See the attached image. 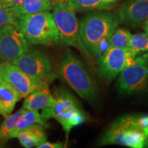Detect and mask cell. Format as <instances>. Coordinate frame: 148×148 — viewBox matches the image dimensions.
<instances>
[{
  "label": "cell",
  "mask_w": 148,
  "mask_h": 148,
  "mask_svg": "<svg viewBox=\"0 0 148 148\" xmlns=\"http://www.w3.org/2000/svg\"><path fill=\"white\" fill-rule=\"evenodd\" d=\"M59 73L64 82L83 99L89 101L97 99L96 84L87 68L69 49L65 51L61 60Z\"/></svg>",
  "instance_id": "cell-1"
},
{
  "label": "cell",
  "mask_w": 148,
  "mask_h": 148,
  "mask_svg": "<svg viewBox=\"0 0 148 148\" xmlns=\"http://www.w3.org/2000/svg\"><path fill=\"white\" fill-rule=\"evenodd\" d=\"M54 97V104L42 109L40 114L45 121L51 118L56 119L68 136L73 127L86 121L88 116L77 99L68 90L58 88Z\"/></svg>",
  "instance_id": "cell-2"
},
{
  "label": "cell",
  "mask_w": 148,
  "mask_h": 148,
  "mask_svg": "<svg viewBox=\"0 0 148 148\" xmlns=\"http://www.w3.org/2000/svg\"><path fill=\"white\" fill-rule=\"evenodd\" d=\"M15 25L27 42L33 45H51L60 41L58 29L49 11L20 16Z\"/></svg>",
  "instance_id": "cell-3"
},
{
  "label": "cell",
  "mask_w": 148,
  "mask_h": 148,
  "mask_svg": "<svg viewBox=\"0 0 148 148\" xmlns=\"http://www.w3.org/2000/svg\"><path fill=\"white\" fill-rule=\"evenodd\" d=\"M119 23L118 15L106 11L88 14L80 21L79 36L92 56L100 40L110 36Z\"/></svg>",
  "instance_id": "cell-4"
},
{
  "label": "cell",
  "mask_w": 148,
  "mask_h": 148,
  "mask_svg": "<svg viewBox=\"0 0 148 148\" xmlns=\"http://www.w3.org/2000/svg\"><path fill=\"white\" fill-rule=\"evenodd\" d=\"M145 136L136 121V114H125L111 123L99 139V145H119L132 148L145 146Z\"/></svg>",
  "instance_id": "cell-5"
},
{
  "label": "cell",
  "mask_w": 148,
  "mask_h": 148,
  "mask_svg": "<svg viewBox=\"0 0 148 148\" xmlns=\"http://www.w3.org/2000/svg\"><path fill=\"white\" fill-rule=\"evenodd\" d=\"M52 16L58 29L60 40L64 45L71 46L80 51L86 58L92 56L83 45L79 36V25L75 12L64 0L54 1Z\"/></svg>",
  "instance_id": "cell-6"
},
{
  "label": "cell",
  "mask_w": 148,
  "mask_h": 148,
  "mask_svg": "<svg viewBox=\"0 0 148 148\" xmlns=\"http://www.w3.org/2000/svg\"><path fill=\"white\" fill-rule=\"evenodd\" d=\"M148 84V54L136 58V63L122 70L117 80L121 92L132 94L145 90Z\"/></svg>",
  "instance_id": "cell-7"
},
{
  "label": "cell",
  "mask_w": 148,
  "mask_h": 148,
  "mask_svg": "<svg viewBox=\"0 0 148 148\" xmlns=\"http://www.w3.org/2000/svg\"><path fill=\"white\" fill-rule=\"evenodd\" d=\"M136 56L130 49L110 47L97 59L99 73L103 78L111 80L125 67L136 63Z\"/></svg>",
  "instance_id": "cell-8"
},
{
  "label": "cell",
  "mask_w": 148,
  "mask_h": 148,
  "mask_svg": "<svg viewBox=\"0 0 148 148\" xmlns=\"http://www.w3.org/2000/svg\"><path fill=\"white\" fill-rule=\"evenodd\" d=\"M28 50V42L16 25L0 28V58L12 62Z\"/></svg>",
  "instance_id": "cell-9"
},
{
  "label": "cell",
  "mask_w": 148,
  "mask_h": 148,
  "mask_svg": "<svg viewBox=\"0 0 148 148\" xmlns=\"http://www.w3.org/2000/svg\"><path fill=\"white\" fill-rule=\"evenodd\" d=\"M12 63L29 76L41 82H46L51 69L47 56L37 49L28 50L12 61Z\"/></svg>",
  "instance_id": "cell-10"
},
{
  "label": "cell",
  "mask_w": 148,
  "mask_h": 148,
  "mask_svg": "<svg viewBox=\"0 0 148 148\" xmlns=\"http://www.w3.org/2000/svg\"><path fill=\"white\" fill-rule=\"evenodd\" d=\"M0 71L3 79L12 85L21 94L26 97L46 82H41L29 76L18 66L9 62L0 63Z\"/></svg>",
  "instance_id": "cell-11"
},
{
  "label": "cell",
  "mask_w": 148,
  "mask_h": 148,
  "mask_svg": "<svg viewBox=\"0 0 148 148\" xmlns=\"http://www.w3.org/2000/svg\"><path fill=\"white\" fill-rule=\"evenodd\" d=\"M120 23L138 25L148 18V0H129L118 12Z\"/></svg>",
  "instance_id": "cell-12"
},
{
  "label": "cell",
  "mask_w": 148,
  "mask_h": 148,
  "mask_svg": "<svg viewBox=\"0 0 148 148\" xmlns=\"http://www.w3.org/2000/svg\"><path fill=\"white\" fill-rule=\"evenodd\" d=\"M55 102V97L51 94L47 83L45 82L25 97L23 108L29 110H38L52 106Z\"/></svg>",
  "instance_id": "cell-13"
},
{
  "label": "cell",
  "mask_w": 148,
  "mask_h": 148,
  "mask_svg": "<svg viewBox=\"0 0 148 148\" xmlns=\"http://www.w3.org/2000/svg\"><path fill=\"white\" fill-rule=\"evenodd\" d=\"M21 97L12 85L3 79L0 84V114L5 117L10 114Z\"/></svg>",
  "instance_id": "cell-14"
},
{
  "label": "cell",
  "mask_w": 148,
  "mask_h": 148,
  "mask_svg": "<svg viewBox=\"0 0 148 148\" xmlns=\"http://www.w3.org/2000/svg\"><path fill=\"white\" fill-rule=\"evenodd\" d=\"M16 138L22 146L26 148L37 147L47 140L45 127L40 124H34L18 133Z\"/></svg>",
  "instance_id": "cell-15"
},
{
  "label": "cell",
  "mask_w": 148,
  "mask_h": 148,
  "mask_svg": "<svg viewBox=\"0 0 148 148\" xmlns=\"http://www.w3.org/2000/svg\"><path fill=\"white\" fill-rule=\"evenodd\" d=\"M53 4L50 0H23L21 4L14 8H8L16 19L20 16L50 11L53 9Z\"/></svg>",
  "instance_id": "cell-16"
},
{
  "label": "cell",
  "mask_w": 148,
  "mask_h": 148,
  "mask_svg": "<svg viewBox=\"0 0 148 148\" xmlns=\"http://www.w3.org/2000/svg\"><path fill=\"white\" fill-rule=\"evenodd\" d=\"M36 123L42 125L45 127H49V125L42 119L41 114L38 112V110H26L21 118L18 120L16 126L11 134L10 138H16L18 133L22 130Z\"/></svg>",
  "instance_id": "cell-17"
},
{
  "label": "cell",
  "mask_w": 148,
  "mask_h": 148,
  "mask_svg": "<svg viewBox=\"0 0 148 148\" xmlns=\"http://www.w3.org/2000/svg\"><path fill=\"white\" fill-rule=\"evenodd\" d=\"M70 8L77 12H87L94 10H110L114 6L112 3L103 0H64Z\"/></svg>",
  "instance_id": "cell-18"
},
{
  "label": "cell",
  "mask_w": 148,
  "mask_h": 148,
  "mask_svg": "<svg viewBox=\"0 0 148 148\" xmlns=\"http://www.w3.org/2000/svg\"><path fill=\"white\" fill-rule=\"evenodd\" d=\"M25 109L22 108L12 114H9L1 123L0 126V145H3L9 138H10L11 134L15 127L18 120L21 118Z\"/></svg>",
  "instance_id": "cell-19"
},
{
  "label": "cell",
  "mask_w": 148,
  "mask_h": 148,
  "mask_svg": "<svg viewBox=\"0 0 148 148\" xmlns=\"http://www.w3.org/2000/svg\"><path fill=\"white\" fill-rule=\"evenodd\" d=\"M131 33L124 28H116L110 36V47L130 49Z\"/></svg>",
  "instance_id": "cell-20"
},
{
  "label": "cell",
  "mask_w": 148,
  "mask_h": 148,
  "mask_svg": "<svg viewBox=\"0 0 148 148\" xmlns=\"http://www.w3.org/2000/svg\"><path fill=\"white\" fill-rule=\"evenodd\" d=\"M130 49L136 54L140 51H148V34L145 32L131 35Z\"/></svg>",
  "instance_id": "cell-21"
},
{
  "label": "cell",
  "mask_w": 148,
  "mask_h": 148,
  "mask_svg": "<svg viewBox=\"0 0 148 148\" xmlns=\"http://www.w3.org/2000/svg\"><path fill=\"white\" fill-rule=\"evenodd\" d=\"M16 18L0 0V28L5 25H15Z\"/></svg>",
  "instance_id": "cell-22"
},
{
  "label": "cell",
  "mask_w": 148,
  "mask_h": 148,
  "mask_svg": "<svg viewBox=\"0 0 148 148\" xmlns=\"http://www.w3.org/2000/svg\"><path fill=\"white\" fill-rule=\"evenodd\" d=\"M64 144L60 142H57V143H51L48 142L47 140L42 142L41 144L37 146L38 148H62L64 147Z\"/></svg>",
  "instance_id": "cell-23"
},
{
  "label": "cell",
  "mask_w": 148,
  "mask_h": 148,
  "mask_svg": "<svg viewBox=\"0 0 148 148\" xmlns=\"http://www.w3.org/2000/svg\"><path fill=\"white\" fill-rule=\"evenodd\" d=\"M1 1L6 8H14L21 4L23 0H6V1L1 0Z\"/></svg>",
  "instance_id": "cell-24"
},
{
  "label": "cell",
  "mask_w": 148,
  "mask_h": 148,
  "mask_svg": "<svg viewBox=\"0 0 148 148\" xmlns=\"http://www.w3.org/2000/svg\"><path fill=\"white\" fill-rule=\"evenodd\" d=\"M143 132L145 136V146H144V147H148V126L146 127L145 129H144Z\"/></svg>",
  "instance_id": "cell-25"
},
{
  "label": "cell",
  "mask_w": 148,
  "mask_h": 148,
  "mask_svg": "<svg viewBox=\"0 0 148 148\" xmlns=\"http://www.w3.org/2000/svg\"><path fill=\"white\" fill-rule=\"evenodd\" d=\"M143 28H144V30L148 28V18L145 20V21H144V23H143Z\"/></svg>",
  "instance_id": "cell-26"
},
{
  "label": "cell",
  "mask_w": 148,
  "mask_h": 148,
  "mask_svg": "<svg viewBox=\"0 0 148 148\" xmlns=\"http://www.w3.org/2000/svg\"><path fill=\"white\" fill-rule=\"evenodd\" d=\"M103 1H105L106 2H108V3H113L116 1V0H103Z\"/></svg>",
  "instance_id": "cell-27"
},
{
  "label": "cell",
  "mask_w": 148,
  "mask_h": 148,
  "mask_svg": "<svg viewBox=\"0 0 148 148\" xmlns=\"http://www.w3.org/2000/svg\"><path fill=\"white\" fill-rule=\"evenodd\" d=\"M3 79V77H2V75H1V71H0V84H1V82H2Z\"/></svg>",
  "instance_id": "cell-28"
},
{
  "label": "cell",
  "mask_w": 148,
  "mask_h": 148,
  "mask_svg": "<svg viewBox=\"0 0 148 148\" xmlns=\"http://www.w3.org/2000/svg\"><path fill=\"white\" fill-rule=\"evenodd\" d=\"M50 1H58V0H50Z\"/></svg>",
  "instance_id": "cell-29"
},
{
  "label": "cell",
  "mask_w": 148,
  "mask_h": 148,
  "mask_svg": "<svg viewBox=\"0 0 148 148\" xmlns=\"http://www.w3.org/2000/svg\"><path fill=\"white\" fill-rule=\"evenodd\" d=\"M2 1H6V0H2Z\"/></svg>",
  "instance_id": "cell-30"
}]
</instances>
